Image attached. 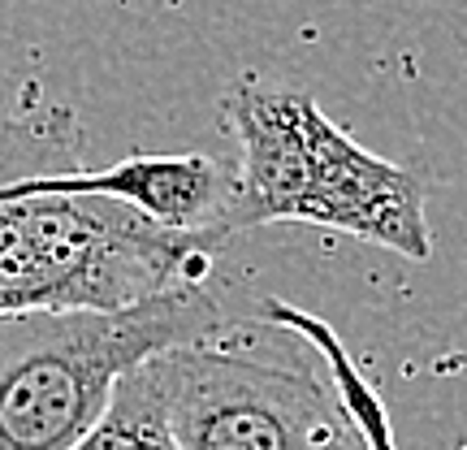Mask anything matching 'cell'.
Masks as SVG:
<instances>
[{"instance_id":"obj_6","label":"cell","mask_w":467,"mask_h":450,"mask_svg":"<svg viewBox=\"0 0 467 450\" xmlns=\"http://www.w3.org/2000/svg\"><path fill=\"white\" fill-rule=\"evenodd\" d=\"M57 191L69 195H100L143 221L173 234H213L230 238V204H234V169L203 156H126L109 169H69L52 178Z\"/></svg>"},{"instance_id":"obj_5","label":"cell","mask_w":467,"mask_h":450,"mask_svg":"<svg viewBox=\"0 0 467 450\" xmlns=\"http://www.w3.org/2000/svg\"><path fill=\"white\" fill-rule=\"evenodd\" d=\"M320 104L307 91L238 83L225 96V121L238 139L230 230L295 221L312 178V126Z\"/></svg>"},{"instance_id":"obj_1","label":"cell","mask_w":467,"mask_h":450,"mask_svg":"<svg viewBox=\"0 0 467 450\" xmlns=\"http://www.w3.org/2000/svg\"><path fill=\"white\" fill-rule=\"evenodd\" d=\"M69 169H87L74 109H9L0 96V317L117 312L203 286L221 238L161 230L113 200L57 191L52 178Z\"/></svg>"},{"instance_id":"obj_2","label":"cell","mask_w":467,"mask_h":450,"mask_svg":"<svg viewBox=\"0 0 467 450\" xmlns=\"http://www.w3.org/2000/svg\"><path fill=\"white\" fill-rule=\"evenodd\" d=\"M225 325L230 317L203 286H178L117 312L0 317V450H78L121 377Z\"/></svg>"},{"instance_id":"obj_3","label":"cell","mask_w":467,"mask_h":450,"mask_svg":"<svg viewBox=\"0 0 467 450\" xmlns=\"http://www.w3.org/2000/svg\"><path fill=\"white\" fill-rule=\"evenodd\" d=\"M221 334L139 364L178 450H350L359 442L334 382Z\"/></svg>"},{"instance_id":"obj_4","label":"cell","mask_w":467,"mask_h":450,"mask_svg":"<svg viewBox=\"0 0 467 450\" xmlns=\"http://www.w3.org/2000/svg\"><path fill=\"white\" fill-rule=\"evenodd\" d=\"M295 221L350 234L359 243H377L407 260L433 256L424 186L407 169L359 148L325 113L312 126V178H307Z\"/></svg>"},{"instance_id":"obj_7","label":"cell","mask_w":467,"mask_h":450,"mask_svg":"<svg viewBox=\"0 0 467 450\" xmlns=\"http://www.w3.org/2000/svg\"><path fill=\"white\" fill-rule=\"evenodd\" d=\"M260 312H265L268 325L303 338V342L329 364V382H334L337 399L347 407V416H350V424H355L359 442H364V450H399L394 446V424H389V412H385L377 385L359 372V364L350 360V351L342 347V338L334 334L329 320H320L317 312H303L299 303H290V299H265Z\"/></svg>"},{"instance_id":"obj_8","label":"cell","mask_w":467,"mask_h":450,"mask_svg":"<svg viewBox=\"0 0 467 450\" xmlns=\"http://www.w3.org/2000/svg\"><path fill=\"white\" fill-rule=\"evenodd\" d=\"M78 450H178L139 368L121 377L104 420L83 437Z\"/></svg>"},{"instance_id":"obj_9","label":"cell","mask_w":467,"mask_h":450,"mask_svg":"<svg viewBox=\"0 0 467 450\" xmlns=\"http://www.w3.org/2000/svg\"><path fill=\"white\" fill-rule=\"evenodd\" d=\"M350 450H364V442H355V446H350Z\"/></svg>"}]
</instances>
